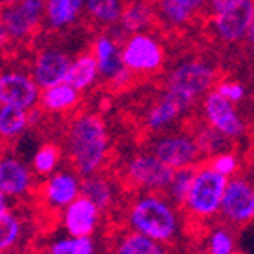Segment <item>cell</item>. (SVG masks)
Returning <instances> with one entry per match:
<instances>
[{
  "instance_id": "obj_39",
  "label": "cell",
  "mask_w": 254,
  "mask_h": 254,
  "mask_svg": "<svg viewBox=\"0 0 254 254\" xmlns=\"http://www.w3.org/2000/svg\"><path fill=\"white\" fill-rule=\"evenodd\" d=\"M246 39H247V43H249L251 50L254 52V21H253V25L249 27V32H247Z\"/></svg>"
},
{
  "instance_id": "obj_29",
  "label": "cell",
  "mask_w": 254,
  "mask_h": 254,
  "mask_svg": "<svg viewBox=\"0 0 254 254\" xmlns=\"http://www.w3.org/2000/svg\"><path fill=\"white\" fill-rule=\"evenodd\" d=\"M41 254H98V242L94 237H71L64 233L43 246Z\"/></svg>"
},
{
  "instance_id": "obj_40",
  "label": "cell",
  "mask_w": 254,
  "mask_h": 254,
  "mask_svg": "<svg viewBox=\"0 0 254 254\" xmlns=\"http://www.w3.org/2000/svg\"><path fill=\"white\" fill-rule=\"evenodd\" d=\"M14 2H18V0H0V9L9 7V5H13Z\"/></svg>"
},
{
  "instance_id": "obj_20",
  "label": "cell",
  "mask_w": 254,
  "mask_h": 254,
  "mask_svg": "<svg viewBox=\"0 0 254 254\" xmlns=\"http://www.w3.org/2000/svg\"><path fill=\"white\" fill-rule=\"evenodd\" d=\"M210 0H153L158 25L165 29H185L194 18L208 7Z\"/></svg>"
},
{
  "instance_id": "obj_30",
  "label": "cell",
  "mask_w": 254,
  "mask_h": 254,
  "mask_svg": "<svg viewBox=\"0 0 254 254\" xmlns=\"http://www.w3.org/2000/svg\"><path fill=\"white\" fill-rule=\"evenodd\" d=\"M63 162V148L57 142H45L34 151L30 158V167L34 171L36 178H48L50 174L57 173Z\"/></svg>"
},
{
  "instance_id": "obj_3",
  "label": "cell",
  "mask_w": 254,
  "mask_h": 254,
  "mask_svg": "<svg viewBox=\"0 0 254 254\" xmlns=\"http://www.w3.org/2000/svg\"><path fill=\"white\" fill-rule=\"evenodd\" d=\"M174 171L157 158L149 148L137 149L127 157L119 169V182L130 194L160 192L164 194L173 180Z\"/></svg>"
},
{
  "instance_id": "obj_16",
  "label": "cell",
  "mask_w": 254,
  "mask_h": 254,
  "mask_svg": "<svg viewBox=\"0 0 254 254\" xmlns=\"http://www.w3.org/2000/svg\"><path fill=\"white\" fill-rule=\"evenodd\" d=\"M220 215L231 224L244 226L254 220V187L246 178L228 180L222 203H220Z\"/></svg>"
},
{
  "instance_id": "obj_9",
  "label": "cell",
  "mask_w": 254,
  "mask_h": 254,
  "mask_svg": "<svg viewBox=\"0 0 254 254\" xmlns=\"http://www.w3.org/2000/svg\"><path fill=\"white\" fill-rule=\"evenodd\" d=\"M9 38L13 43L30 41L45 27V0H18L0 9Z\"/></svg>"
},
{
  "instance_id": "obj_18",
  "label": "cell",
  "mask_w": 254,
  "mask_h": 254,
  "mask_svg": "<svg viewBox=\"0 0 254 254\" xmlns=\"http://www.w3.org/2000/svg\"><path fill=\"white\" fill-rule=\"evenodd\" d=\"M203 116L208 127L215 128L228 139H237L244 133V123L238 118L233 103L217 91H210L203 100Z\"/></svg>"
},
{
  "instance_id": "obj_37",
  "label": "cell",
  "mask_w": 254,
  "mask_h": 254,
  "mask_svg": "<svg viewBox=\"0 0 254 254\" xmlns=\"http://www.w3.org/2000/svg\"><path fill=\"white\" fill-rule=\"evenodd\" d=\"M233 2H237V0H210V2H208V7H210L212 13H219V11H222L224 7L231 5Z\"/></svg>"
},
{
  "instance_id": "obj_7",
  "label": "cell",
  "mask_w": 254,
  "mask_h": 254,
  "mask_svg": "<svg viewBox=\"0 0 254 254\" xmlns=\"http://www.w3.org/2000/svg\"><path fill=\"white\" fill-rule=\"evenodd\" d=\"M91 52L98 64L100 80L112 91H125L133 84L135 76L125 68L121 59V41L112 30H102L91 41Z\"/></svg>"
},
{
  "instance_id": "obj_38",
  "label": "cell",
  "mask_w": 254,
  "mask_h": 254,
  "mask_svg": "<svg viewBox=\"0 0 254 254\" xmlns=\"http://www.w3.org/2000/svg\"><path fill=\"white\" fill-rule=\"evenodd\" d=\"M9 208H11L9 206V197L0 190V213H4L5 210H9Z\"/></svg>"
},
{
  "instance_id": "obj_8",
  "label": "cell",
  "mask_w": 254,
  "mask_h": 254,
  "mask_svg": "<svg viewBox=\"0 0 254 254\" xmlns=\"http://www.w3.org/2000/svg\"><path fill=\"white\" fill-rule=\"evenodd\" d=\"M148 148L151 149L155 157L160 158L173 171L197 167L203 158V153H201L190 130L158 133L151 139Z\"/></svg>"
},
{
  "instance_id": "obj_28",
  "label": "cell",
  "mask_w": 254,
  "mask_h": 254,
  "mask_svg": "<svg viewBox=\"0 0 254 254\" xmlns=\"http://www.w3.org/2000/svg\"><path fill=\"white\" fill-rule=\"evenodd\" d=\"M25 220L14 208L0 213V254H9L23 240Z\"/></svg>"
},
{
  "instance_id": "obj_5",
  "label": "cell",
  "mask_w": 254,
  "mask_h": 254,
  "mask_svg": "<svg viewBox=\"0 0 254 254\" xmlns=\"http://www.w3.org/2000/svg\"><path fill=\"white\" fill-rule=\"evenodd\" d=\"M217 84V71L213 66L201 59L180 61L165 73L162 89L169 91L195 105L201 96H206Z\"/></svg>"
},
{
  "instance_id": "obj_31",
  "label": "cell",
  "mask_w": 254,
  "mask_h": 254,
  "mask_svg": "<svg viewBox=\"0 0 254 254\" xmlns=\"http://www.w3.org/2000/svg\"><path fill=\"white\" fill-rule=\"evenodd\" d=\"M190 131L192 135H194L195 142H197V146H199L201 153H203V157L208 158L220 151H226L229 146V140H231L226 135H222L220 131H217L215 128L208 127L206 123L195 125V128Z\"/></svg>"
},
{
  "instance_id": "obj_25",
  "label": "cell",
  "mask_w": 254,
  "mask_h": 254,
  "mask_svg": "<svg viewBox=\"0 0 254 254\" xmlns=\"http://www.w3.org/2000/svg\"><path fill=\"white\" fill-rule=\"evenodd\" d=\"M127 0H85L84 18L91 25L103 30L118 27Z\"/></svg>"
},
{
  "instance_id": "obj_22",
  "label": "cell",
  "mask_w": 254,
  "mask_h": 254,
  "mask_svg": "<svg viewBox=\"0 0 254 254\" xmlns=\"http://www.w3.org/2000/svg\"><path fill=\"white\" fill-rule=\"evenodd\" d=\"M82 103V93L68 82H61L47 89H41L39 110L47 116H69L76 112Z\"/></svg>"
},
{
  "instance_id": "obj_23",
  "label": "cell",
  "mask_w": 254,
  "mask_h": 254,
  "mask_svg": "<svg viewBox=\"0 0 254 254\" xmlns=\"http://www.w3.org/2000/svg\"><path fill=\"white\" fill-rule=\"evenodd\" d=\"M85 0H45V29L69 30L84 18Z\"/></svg>"
},
{
  "instance_id": "obj_11",
  "label": "cell",
  "mask_w": 254,
  "mask_h": 254,
  "mask_svg": "<svg viewBox=\"0 0 254 254\" xmlns=\"http://www.w3.org/2000/svg\"><path fill=\"white\" fill-rule=\"evenodd\" d=\"M36 195L50 212L61 213L82 195V176L73 167L59 169L39 183Z\"/></svg>"
},
{
  "instance_id": "obj_12",
  "label": "cell",
  "mask_w": 254,
  "mask_h": 254,
  "mask_svg": "<svg viewBox=\"0 0 254 254\" xmlns=\"http://www.w3.org/2000/svg\"><path fill=\"white\" fill-rule=\"evenodd\" d=\"M38 178L30 164L13 151H0V190L9 199L25 201L36 194Z\"/></svg>"
},
{
  "instance_id": "obj_27",
  "label": "cell",
  "mask_w": 254,
  "mask_h": 254,
  "mask_svg": "<svg viewBox=\"0 0 254 254\" xmlns=\"http://www.w3.org/2000/svg\"><path fill=\"white\" fill-rule=\"evenodd\" d=\"M112 254H169L164 244L144 235L123 229L112 240Z\"/></svg>"
},
{
  "instance_id": "obj_21",
  "label": "cell",
  "mask_w": 254,
  "mask_h": 254,
  "mask_svg": "<svg viewBox=\"0 0 254 254\" xmlns=\"http://www.w3.org/2000/svg\"><path fill=\"white\" fill-rule=\"evenodd\" d=\"M123 190L125 189L119 178H114L107 171L94 173L82 178V195H85L94 204H98L103 213L110 212L118 204Z\"/></svg>"
},
{
  "instance_id": "obj_17",
  "label": "cell",
  "mask_w": 254,
  "mask_h": 254,
  "mask_svg": "<svg viewBox=\"0 0 254 254\" xmlns=\"http://www.w3.org/2000/svg\"><path fill=\"white\" fill-rule=\"evenodd\" d=\"M103 212L85 195L76 197L61 212V226L71 237H94L102 226Z\"/></svg>"
},
{
  "instance_id": "obj_24",
  "label": "cell",
  "mask_w": 254,
  "mask_h": 254,
  "mask_svg": "<svg viewBox=\"0 0 254 254\" xmlns=\"http://www.w3.org/2000/svg\"><path fill=\"white\" fill-rule=\"evenodd\" d=\"M32 127L30 110L13 105H0V144H13Z\"/></svg>"
},
{
  "instance_id": "obj_13",
  "label": "cell",
  "mask_w": 254,
  "mask_h": 254,
  "mask_svg": "<svg viewBox=\"0 0 254 254\" xmlns=\"http://www.w3.org/2000/svg\"><path fill=\"white\" fill-rule=\"evenodd\" d=\"M192 107L194 105L187 100L162 89L142 112V127L151 135L169 131L187 112H190Z\"/></svg>"
},
{
  "instance_id": "obj_10",
  "label": "cell",
  "mask_w": 254,
  "mask_h": 254,
  "mask_svg": "<svg viewBox=\"0 0 254 254\" xmlns=\"http://www.w3.org/2000/svg\"><path fill=\"white\" fill-rule=\"evenodd\" d=\"M73 57L75 55H71V52L61 45H55V43L43 45L32 54L29 71L34 76L36 84L41 89H47L61 82H66Z\"/></svg>"
},
{
  "instance_id": "obj_26",
  "label": "cell",
  "mask_w": 254,
  "mask_h": 254,
  "mask_svg": "<svg viewBox=\"0 0 254 254\" xmlns=\"http://www.w3.org/2000/svg\"><path fill=\"white\" fill-rule=\"evenodd\" d=\"M66 82L69 85H73L75 89L80 91V93L93 89L94 85L100 82V71H98V64L93 52H80V54H76L73 57Z\"/></svg>"
},
{
  "instance_id": "obj_41",
  "label": "cell",
  "mask_w": 254,
  "mask_h": 254,
  "mask_svg": "<svg viewBox=\"0 0 254 254\" xmlns=\"http://www.w3.org/2000/svg\"><path fill=\"white\" fill-rule=\"evenodd\" d=\"M249 173H251V178L254 180V157L251 158V162H249Z\"/></svg>"
},
{
  "instance_id": "obj_15",
  "label": "cell",
  "mask_w": 254,
  "mask_h": 254,
  "mask_svg": "<svg viewBox=\"0 0 254 254\" xmlns=\"http://www.w3.org/2000/svg\"><path fill=\"white\" fill-rule=\"evenodd\" d=\"M254 21V0H237L219 13H213V34L224 43L244 39Z\"/></svg>"
},
{
  "instance_id": "obj_14",
  "label": "cell",
  "mask_w": 254,
  "mask_h": 254,
  "mask_svg": "<svg viewBox=\"0 0 254 254\" xmlns=\"http://www.w3.org/2000/svg\"><path fill=\"white\" fill-rule=\"evenodd\" d=\"M41 87L29 69H0V105H13L34 110L39 105Z\"/></svg>"
},
{
  "instance_id": "obj_6",
  "label": "cell",
  "mask_w": 254,
  "mask_h": 254,
  "mask_svg": "<svg viewBox=\"0 0 254 254\" xmlns=\"http://www.w3.org/2000/svg\"><path fill=\"white\" fill-rule=\"evenodd\" d=\"M121 59L125 68L135 76H155L167 63V52L155 32H137L121 41Z\"/></svg>"
},
{
  "instance_id": "obj_43",
  "label": "cell",
  "mask_w": 254,
  "mask_h": 254,
  "mask_svg": "<svg viewBox=\"0 0 254 254\" xmlns=\"http://www.w3.org/2000/svg\"><path fill=\"white\" fill-rule=\"evenodd\" d=\"M127 2H128V0H127Z\"/></svg>"
},
{
  "instance_id": "obj_36",
  "label": "cell",
  "mask_w": 254,
  "mask_h": 254,
  "mask_svg": "<svg viewBox=\"0 0 254 254\" xmlns=\"http://www.w3.org/2000/svg\"><path fill=\"white\" fill-rule=\"evenodd\" d=\"M11 38H9V32L7 29H5L4 21H2V18H0V52H4L5 48H9V45H11Z\"/></svg>"
},
{
  "instance_id": "obj_35",
  "label": "cell",
  "mask_w": 254,
  "mask_h": 254,
  "mask_svg": "<svg viewBox=\"0 0 254 254\" xmlns=\"http://www.w3.org/2000/svg\"><path fill=\"white\" fill-rule=\"evenodd\" d=\"M215 91L219 94H222V96L228 100V102H231L235 105V103H240L242 100H244V96H246V87L240 84V82L237 80H219L215 84Z\"/></svg>"
},
{
  "instance_id": "obj_32",
  "label": "cell",
  "mask_w": 254,
  "mask_h": 254,
  "mask_svg": "<svg viewBox=\"0 0 254 254\" xmlns=\"http://www.w3.org/2000/svg\"><path fill=\"white\" fill-rule=\"evenodd\" d=\"M194 174H195V167H185V169L174 171L173 180H171L169 187L164 192L180 210H182L187 201V195H189V190H190Z\"/></svg>"
},
{
  "instance_id": "obj_42",
  "label": "cell",
  "mask_w": 254,
  "mask_h": 254,
  "mask_svg": "<svg viewBox=\"0 0 254 254\" xmlns=\"http://www.w3.org/2000/svg\"><path fill=\"white\" fill-rule=\"evenodd\" d=\"M233 254H246V253H242V251H235Z\"/></svg>"
},
{
  "instance_id": "obj_34",
  "label": "cell",
  "mask_w": 254,
  "mask_h": 254,
  "mask_svg": "<svg viewBox=\"0 0 254 254\" xmlns=\"http://www.w3.org/2000/svg\"><path fill=\"white\" fill-rule=\"evenodd\" d=\"M213 171H217L219 174L226 176V178H233L235 173L238 171V158L233 151H220L213 157L208 158L206 162Z\"/></svg>"
},
{
  "instance_id": "obj_2",
  "label": "cell",
  "mask_w": 254,
  "mask_h": 254,
  "mask_svg": "<svg viewBox=\"0 0 254 254\" xmlns=\"http://www.w3.org/2000/svg\"><path fill=\"white\" fill-rule=\"evenodd\" d=\"M123 219L127 229L153 238L164 246L173 244L182 229L180 208L160 192L131 194L123 208Z\"/></svg>"
},
{
  "instance_id": "obj_19",
  "label": "cell",
  "mask_w": 254,
  "mask_h": 254,
  "mask_svg": "<svg viewBox=\"0 0 254 254\" xmlns=\"http://www.w3.org/2000/svg\"><path fill=\"white\" fill-rule=\"evenodd\" d=\"M157 23V11H155L153 0H128L118 27L112 29V32L119 41H123L130 34L149 32Z\"/></svg>"
},
{
  "instance_id": "obj_4",
  "label": "cell",
  "mask_w": 254,
  "mask_h": 254,
  "mask_svg": "<svg viewBox=\"0 0 254 254\" xmlns=\"http://www.w3.org/2000/svg\"><path fill=\"white\" fill-rule=\"evenodd\" d=\"M228 180L229 178L213 171L206 162L199 164L195 167L190 190L182 210L197 222L213 219L220 212V203Z\"/></svg>"
},
{
  "instance_id": "obj_33",
  "label": "cell",
  "mask_w": 254,
  "mask_h": 254,
  "mask_svg": "<svg viewBox=\"0 0 254 254\" xmlns=\"http://www.w3.org/2000/svg\"><path fill=\"white\" fill-rule=\"evenodd\" d=\"M235 253V238L228 229L217 228L208 235L206 254H233Z\"/></svg>"
},
{
  "instance_id": "obj_1",
  "label": "cell",
  "mask_w": 254,
  "mask_h": 254,
  "mask_svg": "<svg viewBox=\"0 0 254 254\" xmlns=\"http://www.w3.org/2000/svg\"><path fill=\"white\" fill-rule=\"evenodd\" d=\"M64 151L82 178L105 171L112 157V137L105 118L93 110L75 112L64 130Z\"/></svg>"
}]
</instances>
